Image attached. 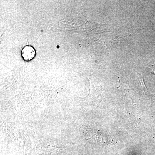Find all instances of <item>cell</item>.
Masks as SVG:
<instances>
[{
	"instance_id": "cell-3",
	"label": "cell",
	"mask_w": 155,
	"mask_h": 155,
	"mask_svg": "<svg viewBox=\"0 0 155 155\" xmlns=\"http://www.w3.org/2000/svg\"><path fill=\"white\" fill-rule=\"evenodd\" d=\"M150 71L151 73L155 74V69H150Z\"/></svg>"
},
{
	"instance_id": "cell-1",
	"label": "cell",
	"mask_w": 155,
	"mask_h": 155,
	"mask_svg": "<svg viewBox=\"0 0 155 155\" xmlns=\"http://www.w3.org/2000/svg\"><path fill=\"white\" fill-rule=\"evenodd\" d=\"M22 56L23 59L25 61H29L34 58L35 55V52L32 47L27 46L22 49L21 51Z\"/></svg>"
},
{
	"instance_id": "cell-2",
	"label": "cell",
	"mask_w": 155,
	"mask_h": 155,
	"mask_svg": "<svg viewBox=\"0 0 155 155\" xmlns=\"http://www.w3.org/2000/svg\"><path fill=\"white\" fill-rule=\"evenodd\" d=\"M136 75L137 76V80H138V82L140 86L143 91L144 93V94L148 95L147 90L145 85L144 81H143V75L141 73H138L136 72Z\"/></svg>"
}]
</instances>
